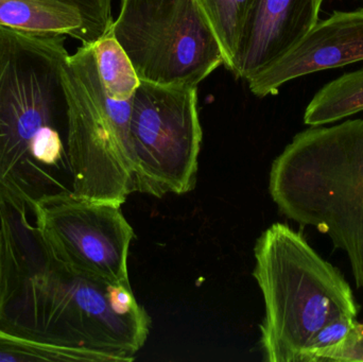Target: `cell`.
I'll return each instance as SVG.
<instances>
[{
  "label": "cell",
  "instance_id": "cell-11",
  "mask_svg": "<svg viewBox=\"0 0 363 362\" xmlns=\"http://www.w3.org/2000/svg\"><path fill=\"white\" fill-rule=\"evenodd\" d=\"M0 27L79 40L82 19L76 9L57 0H0Z\"/></svg>",
  "mask_w": 363,
  "mask_h": 362
},
{
  "label": "cell",
  "instance_id": "cell-7",
  "mask_svg": "<svg viewBox=\"0 0 363 362\" xmlns=\"http://www.w3.org/2000/svg\"><path fill=\"white\" fill-rule=\"evenodd\" d=\"M201 142L196 87L140 81L132 97L133 193L162 198L191 191Z\"/></svg>",
  "mask_w": 363,
  "mask_h": 362
},
{
  "label": "cell",
  "instance_id": "cell-2",
  "mask_svg": "<svg viewBox=\"0 0 363 362\" xmlns=\"http://www.w3.org/2000/svg\"><path fill=\"white\" fill-rule=\"evenodd\" d=\"M65 38L0 27V195L29 212L42 196L68 191L60 180L69 172Z\"/></svg>",
  "mask_w": 363,
  "mask_h": 362
},
{
  "label": "cell",
  "instance_id": "cell-12",
  "mask_svg": "<svg viewBox=\"0 0 363 362\" xmlns=\"http://www.w3.org/2000/svg\"><path fill=\"white\" fill-rule=\"evenodd\" d=\"M363 111V68L322 87L305 111V125H328Z\"/></svg>",
  "mask_w": 363,
  "mask_h": 362
},
{
  "label": "cell",
  "instance_id": "cell-9",
  "mask_svg": "<svg viewBox=\"0 0 363 362\" xmlns=\"http://www.w3.org/2000/svg\"><path fill=\"white\" fill-rule=\"evenodd\" d=\"M363 61V9L334 12L318 21L296 47L247 81L258 97L274 95L281 85L321 70Z\"/></svg>",
  "mask_w": 363,
  "mask_h": 362
},
{
  "label": "cell",
  "instance_id": "cell-15",
  "mask_svg": "<svg viewBox=\"0 0 363 362\" xmlns=\"http://www.w3.org/2000/svg\"><path fill=\"white\" fill-rule=\"evenodd\" d=\"M93 362L84 353L19 337L0 327V362Z\"/></svg>",
  "mask_w": 363,
  "mask_h": 362
},
{
  "label": "cell",
  "instance_id": "cell-10",
  "mask_svg": "<svg viewBox=\"0 0 363 362\" xmlns=\"http://www.w3.org/2000/svg\"><path fill=\"white\" fill-rule=\"evenodd\" d=\"M323 0H255L232 72L251 80L296 47L319 21Z\"/></svg>",
  "mask_w": 363,
  "mask_h": 362
},
{
  "label": "cell",
  "instance_id": "cell-8",
  "mask_svg": "<svg viewBox=\"0 0 363 362\" xmlns=\"http://www.w3.org/2000/svg\"><path fill=\"white\" fill-rule=\"evenodd\" d=\"M31 213L43 242L64 265L130 285L128 255L134 231L121 206L81 199L68 189L38 198Z\"/></svg>",
  "mask_w": 363,
  "mask_h": 362
},
{
  "label": "cell",
  "instance_id": "cell-16",
  "mask_svg": "<svg viewBox=\"0 0 363 362\" xmlns=\"http://www.w3.org/2000/svg\"><path fill=\"white\" fill-rule=\"evenodd\" d=\"M78 11L82 19L79 40L82 45L94 44L112 29L111 0H57Z\"/></svg>",
  "mask_w": 363,
  "mask_h": 362
},
{
  "label": "cell",
  "instance_id": "cell-17",
  "mask_svg": "<svg viewBox=\"0 0 363 362\" xmlns=\"http://www.w3.org/2000/svg\"><path fill=\"white\" fill-rule=\"evenodd\" d=\"M311 362H363V323L355 321L345 339L318 351L311 357Z\"/></svg>",
  "mask_w": 363,
  "mask_h": 362
},
{
  "label": "cell",
  "instance_id": "cell-14",
  "mask_svg": "<svg viewBox=\"0 0 363 362\" xmlns=\"http://www.w3.org/2000/svg\"><path fill=\"white\" fill-rule=\"evenodd\" d=\"M213 29L232 69L241 35L255 0H196Z\"/></svg>",
  "mask_w": 363,
  "mask_h": 362
},
{
  "label": "cell",
  "instance_id": "cell-1",
  "mask_svg": "<svg viewBox=\"0 0 363 362\" xmlns=\"http://www.w3.org/2000/svg\"><path fill=\"white\" fill-rule=\"evenodd\" d=\"M28 213L0 196V327L79 351L93 362L133 361L148 339L151 320L131 284H113L64 265Z\"/></svg>",
  "mask_w": 363,
  "mask_h": 362
},
{
  "label": "cell",
  "instance_id": "cell-18",
  "mask_svg": "<svg viewBox=\"0 0 363 362\" xmlns=\"http://www.w3.org/2000/svg\"><path fill=\"white\" fill-rule=\"evenodd\" d=\"M355 321L356 319L352 317L342 316L322 327L309 341L308 346L301 357V362H311V357L315 352L335 346L345 339V336L353 327Z\"/></svg>",
  "mask_w": 363,
  "mask_h": 362
},
{
  "label": "cell",
  "instance_id": "cell-4",
  "mask_svg": "<svg viewBox=\"0 0 363 362\" xmlns=\"http://www.w3.org/2000/svg\"><path fill=\"white\" fill-rule=\"evenodd\" d=\"M254 278L266 316L260 346L268 362H301L313 336L359 306L343 274L322 259L301 232L274 223L256 242Z\"/></svg>",
  "mask_w": 363,
  "mask_h": 362
},
{
  "label": "cell",
  "instance_id": "cell-19",
  "mask_svg": "<svg viewBox=\"0 0 363 362\" xmlns=\"http://www.w3.org/2000/svg\"><path fill=\"white\" fill-rule=\"evenodd\" d=\"M1 269H2V236H1V229H0V278H1Z\"/></svg>",
  "mask_w": 363,
  "mask_h": 362
},
{
  "label": "cell",
  "instance_id": "cell-6",
  "mask_svg": "<svg viewBox=\"0 0 363 362\" xmlns=\"http://www.w3.org/2000/svg\"><path fill=\"white\" fill-rule=\"evenodd\" d=\"M112 32L145 82L196 87L225 62L196 0H123Z\"/></svg>",
  "mask_w": 363,
  "mask_h": 362
},
{
  "label": "cell",
  "instance_id": "cell-13",
  "mask_svg": "<svg viewBox=\"0 0 363 362\" xmlns=\"http://www.w3.org/2000/svg\"><path fill=\"white\" fill-rule=\"evenodd\" d=\"M96 67L104 93L116 101L131 100L140 80L112 29L93 44Z\"/></svg>",
  "mask_w": 363,
  "mask_h": 362
},
{
  "label": "cell",
  "instance_id": "cell-5",
  "mask_svg": "<svg viewBox=\"0 0 363 362\" xmlns=\"http://www.w3.org/2000/svg\"><path fill=\"white\" fill-rule=\"evenodd\" d=\"M61 81L72 193L121 208L133 193V157L129 142L108 115L93 44L82 45L65 57Z\"/></svg>",
  "mask_w": 363,
  "mask_h": 362
},
{
  "label": "cell",
  "instance_id": "cell-3",
  "mask_svg": "<svg viewBox=\"0 0 363 362\" xmlns=\"http://www.w3.org/2000/svg\"><path fill=\"white\" fill-rule=\"evenodd\" d=\"M269 189L286 217L347 253L363 288V119L296 134L273 162Z\"/></svg>",
  "mask_w": 363,
  "mask_h": 362
}]
</instances>
